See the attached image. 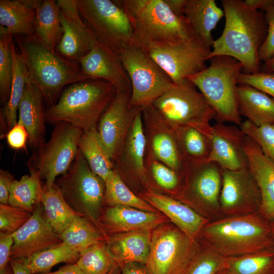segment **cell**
I'll use <instances>...</instances> for the list:
<instances>
[{"label":"cell","mask_w":274,"mask_h":274,"mask_svg":"<svg viewBox=\"0 0 274 274\" xmlns=\"http://www.w3.org/2000/svg\"><path fill=\"white\" fill-rule=\"evenodd\" d=\"M225 18L221 35L214 41L209 59L226 55L239 61L247 73L260 71L259 49L267 34L264 13L241 0H222Z\"/></svg>","instance_id":"obj_1"},{"label":"cell","mask_w":274,"mask_h":274,"mask_svg":"<svg viewBox=\"0 0 274 274\" xmlns=\"http://www.w3.org/2000/svg\"><path fill=\"white\" fill-rule=\"evenodd\" d=\"M197 239L202 248L226 258L274 251L270 223L259 213L209 221Z\"/></svg>","instance_id":"obj_2"},{"label":"cell","mask_w":274,"mask_h":274,"mask_svg":"<svg viewBox=\"0 0 274 274\" xmlns=\"http://www.w3.org/2000/svg\"><path fill=\"white\" fill-rule=\"evenodd\" d=\"M13 37L28 70L29 80L41 91L49 107L57 102L65 86L89 79L77 62L64 58L35 35Z\"/></svg>","instance_id":"obj_3"},{"label":"cell","mask_w":274,"mask_h":274,"mask_svg":"<svg viewBox=\"0 0 274 274\" xmlns=\"http://www.w3.org/2000/svg\"><path fill=\"white\" fill-rule=\"evenodd\" d=\"M114 1L130 21L132 45L173 44L197 37L186 17L176 15L164 0Z\"/></svg>","instance_id":"obj_4"},{"label":"cell","mask_w":274,"mask_h":274,"mask_svg":"<svg viewBox=\"0 0 274 274\" xmlns=\"http://www.w3.org/2000/svg\"><path fill=\"white\" fill-rule=\"evenodd\" d=\"M116 93L112 84L100 79H87L70 85L57 102L46 110V122H65L83 131L97 128Z\"/></svg>","instance_id":"obj_5"},{"label":"cell","mask_w":274,"mask_h":274,"mask_svg":"<svg viewBox=\"0 0 274 274\" xmlns=\"http://www.w3.org/2000/svg\"><path fill=\"white\" fill-rule=\"evenodd\" d=\"M209 60V66L187 78L195 85L214 110L217 122L241 125L236 90L237 79L243 65L226 55L215 56Z\"/></svg>","instance_id":"obj_6"},{"label":"cell","mask_w":274,"mask_h":274,"mask_svg":"<svg viewBox=\"0 0 274 274\" xmlns=\"http://www.w3.org/2000/svg\"><path fill=\"white\" fill-rule=\"evenodd\" d=\"M152 106L173 132L187 126L211 132L210 121L215 118V112L187 78L179 84H174Z\"/></svg>","instance_id":"obj_7"},{"label":"cell","mask_w":274,"mask_h":274,"mask_svg":"<svg viewBox=\"0 0 274 274\" xmlns=\"http://www.w3.org/2000/svg\"><path fill=\"white\" fill-rule=\"evenodd\" d=\"M55 184L75 212L97 226L103 209L105 183L91 169L79 150L68 169Z\"/></svg>","instance_id":"obj_8"},{"label":"cell","mask_w":274,"mask_h":274,"mask_svg":"<svg viewBox=\"0 0 274 274\" xmlns=\"http://www.w3.org/2000/svg\"><path fill=\"white\" fill-rule=\"evenodd\" d=\"M202 247L173 224H160L152 231L147 265L153 274H182Z\"/></svg>","instance_id":"obj_9"},{"label":"cell","mask_w":274,"mask_h":274,"mask_svg":"<svg viewBox=\"0 0 274 274\" xmlns=\"http://www.w3.org/2000/svg\"><path fill=\"white\" fill-rule=\"evenodd\" d=\"M83 132L65 122L56 123L49 140L35 150L27 164L29 172L37 173L44 181L43 186H53L68 169L77 154Z\"/></svg>","instance_id":"obj_10"},{"label":"cell","mask_w":274,"mask_h":274,"mask_svg":"<svg viewBox=\"0 0 274 274\" xmlns=\"http://www.w3.org/2000/svg\"><path fill=\"white\" fill-rule=\"evenodd\" d=\"M119 57L131 82V107L143 109L152 105L174 84L161 67L135 45L124 46Z\"/></svg>","instance_id":"obj_11"},{"label":"cell","mask_w":274,"mask_h":274,"mask_svg":"<svg viewBox=\"0 0 274 274\" xmlns=\"http://www.w3.org/2000/svg\"><path fill=\"white\" fill-rule=\"evenodd\" d=\"M221 188V168L216 162L187 165L180 191L175 198L212 221L224 217L220 204Z\"/></svg>","instance_id":"obj_12"},{"label":"cell","mask_w":274,"mask_h":274,"mask_svg":"<svg viewBox=\"0 0 274 274\" xmlns=\"http://www.w3.org/2000/svg\"><path fill=\"white\" fill-rule=\"evenodd\" d=\"M80 14L96 39L119 55L133 31L127 14L114 1L76 0Z\"/></svg>","instance_id":"obj_13"},{"label":"cell","mask_w":274,"mask_h":274,"mask_svg":"<svg viewBox=\"0 0 274 274\" xmlns=\"http://www.w3.org/2000/svg\"><path fill=\"white\" fill-rule=\"evenodd\" d=\"M136 46L161 67L176 84L205 69L212 51L211 47L197 37L177 43Z\"/></svg>","instance_id":"obj_14"},{"label":"cell","mask_w":274,"mask_h":274,"mask_svg":"<svg viewBox=\"0 0 274 274\" xmlns=\"http://www.w3.org/2000/svg\"><path fill=\"white\" fill-rule=\"evenodd\" d=\"M220 204L223 217L259 213V189L248 166L230 170L222 169Z\"/></svg>","instance_id":"obj_15"},{"label":"cell","mask_w":274,"mask_h":274,"mask_svg":"<svg viewBox=\"0 0 274 274\" xmlns=\"http://www.w3.org/2000/svg\"><path fill=\"white\" fill-rule=\"evenodd\" d=\"M131 92H117L97 126L99 138L113 163L137 114L142 109L130 105Z\"/></svg>","instance_id":"obj_16"},{"label":"cell","mask_w":274,"mask_h":274,"mask_svg":"<svg viewBox=\"0 0 274 274\" xmlns=\"http://www.w3.org/2000/svg\"><path fill=\"white\" fill-rule=\"evenodd\" d=\"M142 116L146 141L145 156L151 157L183 174L187 166L181 155L174 132L152 105L142 109Z\"/></svg>","instance_id":"obj_17"},{"label":"cell","mask_w":274,"mask_h":274,"mask_svg":"<svg viewBox=\"0 0 274 274\" xmlns=\"http://www.w3.org/2000/svg\"><path fill=\"white\" fill-rule=\"evenodd\" d=\"M142 110L134 119L114 166V169L130 188L131 186L142 187L144 191L147 190V181L145 167L146 141Z\"/></svg>","instance_id":"obj_18"},{"label":"cell","mask_w":274,"mask_h":274,"mask_svg":"<svg viewBox=\"0 0 274 274\" xmlns=\"http://www.w3.org/2000/svg\"><path fill=\"white\" fill-rule=\"evenodd\" d=\"M62 37L56 51L67 60L76 62L87 55L97 41L83 21L76 0H58Z\"/></svg>","instance_id":"obj_19"},{"label":"cell","mask_w":274,"mask_h":274,"mask_svg":"<svg viewBox=\"0 0 274 274\" xmlns=\"http://www.w3.org/2000/svg\"><path fill=\"white\" fill-rule=\"evenodd\" d=\"M78 63L89 79L103 80L112 84L117 92L131 93L130 79L119 55L97 40Z\"/></svg>","instance_id":"obj_20"},{"label":"cell","mask_w":274,"mask_h":274,"mask_svg":"<svg viewBox=\"0 0 274 274\" xmlns=\"http://www.w3.org/2000/svg\"><path fill=\"white\" fill-rule=\"evenodd\" d=\"M14 243L11 259L29 258L35 254L62 241L47 221L41 203L29 220L13 233Z\"/></svg>","instance_id":"obj_21"},{"label":"cell","mask_w":274,"mask_h":274,"mask_svg":"<svg viewBox=\"0 0 274 274\" xmlns=\"http://www.w3.org/2000/svg\"><path fill=\"white\" fill-rule=\"evenodd\" d=\"M158 212H151L123 206L106 207L97 223L107 239L115 234L143 230H153L161 224L170 222Z\"/></svg>","instance_id":"obj_22"},{"label":"cell","mask_w":274,"mask_h":274,"mask_svg":"<svg viewBox=\"0 0 274 274\" xmlns=\"http://www.w3.org/2000/svg\"><path fill=\"white\" fill-rule=\"evenodd\" d=\"M246 137L241 128L217 122L212 127V151L207 161L216 162L222 169L230 170L248 166L244 150Z\"/></svg>","instance_id":"obj_23"},{"label":"cell","mask_w":274,"mask_h":274,"mask_svg":"<svg viewBox=\"0 0 274 274\" xmlns=\"http://www.w3.org/2000/svg\"><path fill=\"white\" fill-rule=\"evenodd\" d=\"M138 195L192 237L197 238L202 228L210 221L188 205L169 195L152 189Z\"/></svg>","instance_id":"obj_24"},{"label":"cell","mask_w":274,"mask_h":274,"mask_svg":"<svg viewBox=\"0 0 274 274\" xmlns=\"http://www.w3.org/2000/svg\"><path fill=\"white\" fill-rule=\"evenodd\" d=\"M244 150L248 158V166L260 193L259 213L270 222L274 219V162L247 136L245 139Z\"/></svg>","instance_id":"obj_25"},{"label":"cell","mask_w":274,"mask_h":274,"mask_svg":"<svg viewBox=\"0 0 274 274\" xmlns=\"http://www.w3.org/2000/svg\"><path fill=\"white\" fill-rule=\"evenodd\" d=\"M41 91L29 80L25 85L18 109V121L28 133V142L36 150L45 142V111Z\"/></svg>","instance_id":"obj_26"},{"label":"cell","mask_w":274,"mask_h":274,"mask_svg":"<svg viewBox=\"0 0 274 274\" xmlns=\"http://www.w3.org/2000/svg\"><path fill=\"white\" fill-rule=\"evenodd\" d=\"M152 230L120 233L110 236L107 246L116 264L132 262L147 264L150 250Z\"/></svg>","instance_id":"obj_27"},{"label":"cell","mask_w":274,"mask_h":274,"mask_svg":"<svg viewBox=\"0 0 274 274\" xmlns=\"http://www.w3.org/2000/svg\"><path fill=\"white\" fill-rule=\"evenodd\" d=\"M237 105L240 115L256 126L274 124V99L246 84H238Z\"/></svg>","instance_id":"obj_28"},{"label":"cell","mask_w":274,"mask_h":274,"mask_svg":"<svg viewBox=\"0 0 274 274\" xmlns=\"http://www.w3.org/2000/svg\"><path fill=\"white\" fill-rule=\"evenodd\" d=\"M184 14L195 35L212 47V32L224 16L223 9L215 0H187Z\"/></svg>","instance_id":"obj_29"},{"label":"cell","mask_w":274,"mask_h":274,"mask_svg":"<svg viewBox=\"0 0 274 274\" xmlns=\"http://www.w3.org/2000/svg\"><path fill=\"white\" fill-rule=\"evenodd\" d=\"M36 11L35 36L56 51L62 36L60 10L57 1L27 0Z\"/></svg>","instance_id":"obj_30"},{"label":"cell","mask_w":274,"mask_h":274,"mask_svg":"<svg viewBox=\"0 0 274 274\" xmlns=\"http://www.w3.org/2000/svg\"><path fill=\"white\" fill-rule=\"evenodd\" d=\"M36 15L27 0L0 1L1 25L13 36L35 35Z\"/></svg>","instance_id":"obj_31"},{"label":"cell","mask_w":274,"mask_h":274,"mask_svg":"<svg viewBox=\"0 0 274 274\" xmlns=\"http://www.w3.org/2000/svg\"><path fill=\"white\" fill-rule=\"evenodd\" d=\"M174 132L186 166L207 162L212 151L211 132L187 126Z\"/></svg>","instance_id":"obj_32"},{"label":"cell","mask_w":274,"mask_h":274,"mask_svg":"<svg viewBox=\"0 0 274 274\" xmlns=\"http://www.w3.org/2000/svg\"><path fill=\"white\" fill-rule=\"evenodd\" d=\"M10 49L13 61V75L9 99L1 112V122L7 132L17 122L18 107L25 86L29 80V74L25 62L13 40Z\"/></svg>","instance_id":"obj_33"},{"label":"cell","mask_w":274,"mask_h":274,"mask_svg":"<svg viewBox=\"0 0 274 274\" xmlns=\"http://www.w3.org/2000/svg\"><path fill=\"white\" fill-rule=\"evenodd\" d=\"M41 203L47 221L60 235L80 216L66 202L55 184L50 187L43 186Z\"/></svg>","instance_id":"obj_34"},{"label":"cell","mask_w":274,"mask_h":274,"mask_svg":"<svg viewBox=\"0 0 274 274\" xmlns=\"http://www.w3.org/2000/svg\"><path fill=\"white\" fill-rule=\"evenodd\" d=\"M78 149L91 169L105 181L114 169V166L99 138L97 128L83 132Z\"/></svg>","instance_id":"obj_35"},{"label":"cell","mask_w":274,"mask_h":274,"mask_svg":"<svg viewBox=\"0 0 274 274\" xmlns=\"http://www.w3.org/2000/svg\"><path fill=\"white\" fill-rule=\"evenodd\" d=\"M147 190L152 189L176 198L183 182V174L162 162L145 156Z\"/></svg>","instance_id":"obj_36"},{"label":"cell","mask_w":274,"mask_h":274,"mask_svg":"<svg viewBox=\"0 0 274 274\" xmlns=\"http://www.w3.org/2000/svg\"><path fill=\"white\" fill-rule=\"evenodd\" d=\"M105 183L103 205H106V207L123 206L147 212H159L134 193L116 170L114 169L110 173Z\"/></svg>","instance_id":"obj_37"},{"label":"cell","mask_w":274,"mask_h":274,"mask_svg":"<svg viewBox=\"0 0 274 274\" xmlns=\"http://www.w3.org/2000/svg\"><path fill=\"white\" fill-rule=\"evenodd\" d=\"M60 236L63 243L80 254L93 245L107 242L98 227L81 216H78Z\"/></svg>","instance_id":"obj_38"},{"label":"cell","mask_w":274,"mask_h":274,"mask_svg":"<svg viewBox=\"0 0 274 274\" xmlns=\"http://www.w3.org/2000/svg\"><path fill=\"white\" fill-rule=\"evenodd\" d=\"M43 184L38 174L30 172L15 180L10 189L9 204L32 214L41 203Z\"/></svg>","instance_id":"obj_39"},{"label":"cell","mask_w":274,"mask_h":274,"mask_svg":"<svg viewBox=\"0 0 274 274\" xmlns=\"http://www.w3.org/2000/svg\"><path fill=\"white\" fill-rule=\"evenodd\" d=\"M79 256V253L62 242L31 256L29 266L31 274L47 273L57 264L76 263Z\"/></svg>","instance_id":"obj_40"},{"label":"cell","mask_w":274,"mask_h":274,"mask_svg":"<svg viewBox=\"0 0 274 274\" xmlns=\"http://www.w3.org/2000/svg\"><path fill=\"white\" fill-rule=\"evenodd\" d=\"M227 268L233 274H274V251L228 257Z\"/></svg>","instance_id":"obj_41"},{"label":"cell","mask_w":274,"mask_h":274,"mask_svg":"<svg viewBox=\"0 0 274 274\" xmlns=\"http://www.w3.org/2000/svg\"><path fill=\"white\" fill-rule=\"evenodd\" d=\"M76 263L85 274H108L116 265L107 242L93 245L81 253Z\"/></svg>","instance_id":"obj_42"},{"label":"cell","mask_w":274,"mask_h":274,"mask_svg":"<svg viewBox=\"0 0 274 274\" xmlns=\"http://www.w3.org/2000/svg\"><path fill=\"white\" fill-rule=\"evenodd\" d=\"M13 36L0 26V100L6 105L11 93L13 75V61L10 47Z\"/></svg>","instance_id":"obj_43"},{"label":"cell","mask_w":274,"mask_h":274,"mask_svg":"<svg viewBox=\"0 0 274 274\" xmlns=\"http://www.w3.org/2000/svg\"><path fill=\"white\" fill-rule=\"evenodd\" d=\"M227 258L202 248L182 274H217L227 267Z\"/></svg>","instance_id":"obj_44"},{"label":"cell","mask_w":274,"mask_h":274,"mask_svg":"<svg viewBox=\"0 0 274 274\" xmlns=\"http://www.w3.org/2000/svg\"><path fill=\"white\" fill-rule=\"evenodd\" d=\"M240 126L245 135L255 142L263 154L274 162V124L256 126L247 120Z\"/></svg>","instance_id":"obj_45"},{"label":"cell","mask_w":274,"mask_h":274,"mask_svg":"<svg viewBox=\"0 0 274 274\" xmlns=\"http://www.w3.org/2000/svg\"><path fill=\"white\" fill-rule=\"evenodd\" d=\"M32 214L9 204L0 203V232H15L29 220Z\"/></svg>","instance_id":"obj_46"},{"label":"cell","mask_w":274,"mask_h":274,"mask_svg":"<svg viewBox=\"0 0 274 274\" xmlns=\"http://www.w3.org/2000/svg\"><path fill=\"white\" fill-rule=\"evenodd\" d=\"M237 83L254 87L274 99L273 72L259 71L253 74L241 73L238 76Z\"/></svg>","instance_id":"obj_47"},{"label":"cell","mask_w":274,"mask_h":274,"mask_svg":"<svg viewBox=\"0 0 274 274\" xmlns=\"http://www.w3.org/2000/svg\"><path fill=\"white\" fill-rule=\"evenodd\" d=\"M267 24L266 38L261 46L258 53L260 62H265L274 55V2L264 11Z\"/></svg>","instance_id":"obj_48"},{"label":"cell","mask_w":274,"mask_h":274,"mask_svg":"<svg viewBox=\"0 0 274 274\" xmlns=\"http://www.w3.org/2000/svg\"><path fill=\"white\" fill-rule=\"evenodd\" d=\"M7 142L14 150L25 149L28 141V133L23 125L17 121V123L6 133Z\"/></svg>","instance_id":"obj_49"},{"label":"cell","mask_w":274,"mask_h":274,"mask_svg":"<svg viewBox=\"0 0 274 274\" xmlns=\"http://www.w3.org/2000/svg\"><path fill=\"white\" fill-rule=\"evenodd\" d=\"M13 243V233L0 232V270L9 264Z\"/></svg>","instance_id":"obj_50"},{"label":"cell","mask_w":274,"mask_h":274,"mask_svg":"<svg viewBox=\"0 0 274 274\" xmlns=\"http://www.w3.org/2000/svg\"><path fill=\"white\" fill-rule=\"evenodd\" d=\"M14 177L8 170L0 169V203L9 204L11 186Z\"/></svg>","instance_id":"obj_51"},{"label":"cell","mask_w":274,"mask_h":274,"mask_svg":"<svg viewBox=\"0 0 274 274\" xmlns=\"http://www.w3.org/2000/svg\"><path fill=\"white\" fill-rule=\"evenodd\" d=\"M121 274H153L147 264L144 263L132 262L120 266Z\"/></svg>","instance_id":"obj_52"},{"label":"cell","mask_w":274,"mask_h":274,"mask_svg":"<svg viewBox=\"0 0 274 274\" xmlns=\"http://www.w3.org/2000/svg\"><path fill=\"white\" fill-rule=\"evenodd\" d=\"M29 262V258H16L11 259L9 264L13 274H31Z\"/></svg>","instance_id":"obj_53"},{"label":"cell","mask_w":274,"mask_h":274,"mask_svg":"<svg viewBox=\"0 0 274 274\" xmlns=\"http://www.w3.org/2000/svg\"><path fill=\"white\" fill-rule=\"evenodd\" d=\"M171 10L179 16H184L187 0H164Z\"/></svg>","instance_id":"obj_54"},{"label":"cell","mask_w":274,"mask_h":274,"mask_svg":"<svg viewBox=\"0 0 274 274\" xmlns=\"http://www.w3.org/2000/svg\"><path fill=\"white\" fill-rule=\"evenodd\" d=\"M40 274H85L76 263L67 264L57 270Z\"/></svg>","instance_id":"obj_55"},{"label":"cell","mask_w":274,"mask_h":274,"mask_svg":"<svg viewBox=\"0 0 274 274\" xmlns=\"http://www.w3.org/2000/svg\"><path fill=\"white\" fill-rule=\"evenodd\" d=\"M244 2L248 7L255 10L264 12L274 0H245Z\"/></svg>","instance_id":"obj_56"},{"label":"cell","mask_w":274,"mask_h":274,"mask_svg":"<svg viewBox=\"0 0 274 274\" xmlns=\"http://www.w3.org/2000/svg\"><path fill=\"white\" fill-rule=\"evenodd\" d=\"M260 71L274 73V55L261 66Z\"/></svg>","instance_id":"obj_57"},{"label":"cell","mask_w":274,"mask_h":274,"mask_svg":"<svg viewBox=\"0 0 274 274\" xmlns=\"http://www.w3.org/2000/svg\"><path fill=\"white\" fill-rule=\"evenodd\" d=\"M0 274H13L12 268L9 264L4 269L0 270Z\"/></svg>","instance_id":"obj_58"},{"label":"cell","mask_w":274,"mask_h":274,"mask_svg":"<svg viewBox=\"0 0 274 274\" xmlns=\"http://www.w3.org/2000/svg\"><path fill=\"white\" fill-rule=\"evenodd\" d=\"M108 274H121L120 266L116 264Z\"/></svg>","instance_id":"obj_59"},{"label":"cell","mask_w":274,"mask_h":274,"mask_svg":"<svg viewBox=\"0 0 274 274\" xmlns=\"http://www.w3.org/2000/svg\"><path fill=\"white\" fill-rule=\"evenodd\" d=\"M217 274H233V273L230 269H229L228 268L226 267L221 270Z\"/></svg>","instance_id":"obj_60"},{"label":"cell","mask_w":274,"mask_h":274,"mask_svg":"<svg viewBox=\"0 0 274 274\" xmlns=\"http://www.w3.org/2000/svg\"><path fill=\"white\" fill-rule=\"evenodd\" d=\"M272 231L274 235V219L270 222Z\"/></svg>","instance_id":"obj_61"}]
</instances>
